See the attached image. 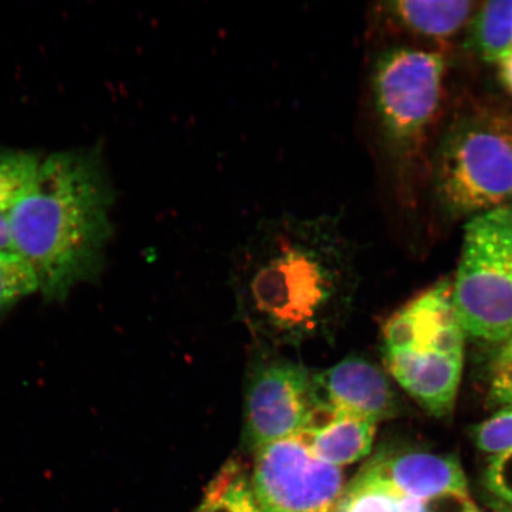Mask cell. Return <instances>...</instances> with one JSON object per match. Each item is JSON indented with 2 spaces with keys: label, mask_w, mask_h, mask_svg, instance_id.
<instances>
[{
  "label": "cell",
  "mask_w": 512,
  "mask_h": 512,
  "mask_svg": "<svg viewBox=\"0 0 512 512\" xmlns=\"http://www.w3.org/2000/svg\"><path fill=\"white\" fill-rule=\"evenodd\" d=\"M318 406L313 375L288 361L262 363L248 381L245 439L258 448L297 435Z\"/></svg>",
  "instance_id": "8"
},
{
  "label": "cell",
  "mask_w": 512,
  "mask_h": 512,
  "mask_svg": "<svg viewBox=\"0 0 512 512\" xmlns=\"http://www.w3.org/2000/svg\"><path fill=\"white\" fill-rule=\"evenodd\" d=\"M113 200L95 151L41 159L9 220L15 252L28 262L48 300H63L100 274L113 232Z\"/></svg>",
  "instance_id": "2"
},
{
  "label": "cell",
  "mask_w": 512,
  "mask_h": 512,
  "mask_svg": "<svg viewBox=\"0 0 512 512\" xmlns=\"http://www.w3.org/2000/svg\"><path fill=\"white\" fill-rule=\"evenodd\" d=\"M499 83L504 91L512 95V50L496 62Z\"/></svg>",
  "instance_id": "21"
},
{
  "label": "cell",
  "mask_w": 512,
  "mask_h": 512,
  "mask_svg": "<svg viewBox=\"0 0 512 512\" xmlns=\"http://www.w3.org/2000/svg\"><path fill=\"white\" fill-rule=\"evenodd\" d=\"M488 400L491 406L512 407V362L492 366Z\"/></svg>",
  "instance_id": "20"
},
{
  "label": "cell",
  "mask_w": 512,
  "mask_h": 512,
  "mask_svg": "<svg viewBox=\"0 0 512 512\" xmlns=\"http://www.w3.org/2000/svg\"><path fill=\"white\" fill-rule=\"evenodd\" d=\"M450 280L439 281L384 323L383 361L388 373L434 416L453 411L462 382L465 331Z\"/></svg>",
  "instance_id": "3"
},
{
  "label": "cell",
  "mask_w": 512,
  "mask_h": 512,
  "mask_svg": "<svg viewBox=\"0 0 512 512\" xmlns=\"http://www.w3.org/2000/svg\"><path fill=\"white\" fill-rule=\"evenodd\" d=\"M0 251L15 252L14 243H12L9 213H6V211H0Z\"/></svg>",
  "instance_id": "22"
},
{
  "label": "cell",
  "mask_w": 512,
  "mask_h": 512,
  "mask_svg": "<svg viewBox=\"0 0 512 512\" xmlns=\"http://www.w3.org/2000/svg\"><path fill=\"white\" fill-rule=\"evenodd\" d=\"M319 405L380 422L398 413V400L388 377L360 357L345 358L313 376Z\"/></svg>",
  "instance_id": "9"
},
{
  "label": "cell",
  "mask_w": 512,
  "mask_h": 512,
  "mask_svg": "<svg viewBox=\"0 0 512 512\" xmlns=\"http://www.w3.org/2000/svg\"><path fill=\"white\" fill-rule=\"evenodd\" d=\"M370 463L401 496L431 501L469 494L463 467L454 456L428 452L380 454Z\"/></svg>",
  "instance_id": "10"
},
{
  "label": "cell",
  "mask_w": 512,
  "mask_h": 512,
  "mask_svg": "<svg viewBox=\"0 0 512 512\" xmlns=\"http://www.w3.org/2000/svg\"><path fill=\"white\" fill-rule=\"evenodd\" d=\"M251 479L262 512H330L344 491L341 469L315 456L298 435L258 448Z\"/></svg>",
  "instance_id": "7"
},
{
  "label": "cell",
  "mask_w": 512,
  "mask_h": 512,
  "mask_svg": "<svg viewBox=\"0 0 512 512\" xmlns=\"http://www.w3.org/2000/svg\"><path fill=\"white\" fill-rule=\"evenodd\" d=\"M447 69L443 50L408 46L383 50L371 68V95L382 138L408 183L419 181L430 169Z\"/></svg>",
  "instance_id": "5"
},
{
  "label": "cell",
  "mask_w": 512,
  "mask_h": 512,
  "mask_svg": "<svg viewBox=\"0 0 512 512\" xmlns=\"http://www.w3.org/2000/svg\"><path fill=\"white\" fill-rule=\"evenodd\" d=\"M376 425L363 416L318 403L304 430L297 435L315 456L339 467L368 456L374 444Z\"/></svg>",
  "instance_id": "12"
},
{
  "label": "cell",
  "mask_w": 512,
  "mask_h": 512,
  "mask_svg": "<svg viewBox=\"0 0 512 512\" xmlns=\"http://www.w3.org/2000/svg\"><path fill=\"white\" fill-rule=\"evenodd\" d=\"M396 512H427L426 501L402 496Z\"/></svg>",
  "instance_id": "24"
},
{
  "label": "cell",
  "mask_w": 512,
  "mask_h": 512,
  "mask_svg": "<svg viewBox=\"0 0 512 512\" xmlns=\"http://www.w3.org/2000/svg\"><path fill=\"white\" fill-rule=\"evenodd\" d=\"M485 485L512 507V450L491 457L484 475Z\"/></svg>",
  "instance_id": "19"
},
{
  "label": "cell",
  "mask_w": 512,
  "mask_h": 512,
  "mask_svg": "<svg viewBox=\"0 0 512 512\" xmlns=\"http://www.w3.org/2000/svg\"><path fill=\"white\" fill-rule=\"evenodd\" d=\"M478 5L470 0H395L379 4L376 12L390 28L440 47L469 27Z\"/></svg>",
  "instance_id": "11"
},
{
  "label": "cell",
  "mask_w": 512,
  "mask_h": 512,
  "mask_svg": "<svg viewBox=\"0 0 512 512\" xmlns=\"http://www.w3.org/2000/svg\"><path fill=\"white\" fill-rule=\"evenodd\" d=\"M452 285L466 335L498 345L512 335V209L466 221Z\"/></svg>",
  "instance_id": "6"
},
{
  "label": "cell",
  "mask_w": 512,
  "mask_h": 512,
  "mask_svg": "<svg viewBox=\"0 0 512 512\" xmlns=\"http://www.w3.org/2000/svg\"><path fill=\"white\" fill-rule=\"evenodd\" d=\"M40 162L29 152L0 149V211L9 213L35 178Z\"/></svg>",
  "instance_id": "16"
},
{
  "label": "cell",
  "mask_w": 512,
  "mask_h": 512,
  "mask_svg": "<svg viewBox=\"0 0 512 512\" xmlns=\"http://www.w3.org/2000/svg\"><path fill=\"white\" fill-rule=\"evenodd\" d=\"M467 46L480 59L494 64L512 50V0L478 5L467 27Z\"/></svg>",
  "instance_id": "13"
},
{
  "label": "cell",
  "mask_w": 512,
  "mask_h": 512,
  "mask_svg": "<svg viewBox=\"0 0 512 512\" xmlns=\"http://www.w3.org/2000/svg\"><path fill=\"white\" fill-rule=\"evenodd\" d=\"M401 497L369 463L343 491L334 512H396Z\"/></svg>",
  "instance_id": "15"
},
{
  "label": "cell",
  "mask_w": 512,
  "mask_h": 512,
  "mask_svg": "<svg viewBox=\"0 0 512 512\" xmlns=\"http://www.w3.org/2000/svg\"><path fill=\"white\" fill-rule=\"evenodd\" d=\"M38 291L34 271L15 252L0 251V313Z\"/></svg>",
  "instance_id": "17"
},
{
  "label": "cell",
  "mask_w": 512,
  "mask_h": 512,
  "mask_svg": "<svg viewBox=\"0 0 512 512\" xmlns=\"http://www.w3.org/2000/svg\"><path fill=\"white\" fill-rule=\"evenodd\" d=\"M428 177L446 219L512 209V115L491 107L459 114L432 150Z\"/></svg>",
  "instance_id": "4"
},
{
  "label": "cell",
  "mask_w": 512,
  "mask_h": 512,
  "mask_svg": "<svg viewBox=\"0 0 512 512\" xmlns=\"http://www.w3.org/2000/svg\"><path fill=\"white\" fill-rule=\"evenodd\" d=\"M491 507L494 512H512L511 505L501 501L491 502Z\"/></svg>",
  "instance_id": "25"
},
{
  "label": "cell",
  "mask_w": 512,
  "mask_h": 512,
  "mask_svg": "<svg viewBox=\"0 0 512 512\" xmlns=\"http://www.w3.org/2000/svg\"><path fill=\"white\" fill-rule=\"evenodd\" d=\"M512 362V335L498 345L494 358H492V366Z\"/></svg>",
  "instance_id": "23"
},
{
  "label": "cell",
  "mask_w": 512,
  "mask_h": 512,
  "mask_svg": "<svg viewBox=\"0 0 512 512\" xmlns=\"http://www.w3.org/2000/svg\"><path fill=\"white\" fill-rule=\"evenodd\" d=\"M473 439L480 451L497 456L512 450V407H505L473 428Z\"/></svg>",
  "instance_id": "18"
},
{
  "label": "cell",
  "mask_w": 512,
  "mask_h": 512,
  "mask_svg": "<svg viewBox=\"0 0 512 512\" xmlns=\"http://www.w3.org/2000/svg\"><path fill=\"white\" fill-rule=\"evenodd\" d=\"M351 256L337 215L284 214L261 221L233 262L249 328L274 344L331 336L349 294Z\"/></svg>",
  "instance_id": "1"
},
{
  "label": "cell",
  "mask_w": 512,
  "mask_h": 512,
  "mask_svg": "<svg viewBox=\"0 0 512 512\" xmlns=\"http://www.w3.org/2000/svg\"><path fill=\"white\" fill-rule=\"evenodd\" d=\"M196 512H262L252 479L239 460H229L208 485Z\"/></svg>",
  "instance_id": "14"
}]
</instances>
